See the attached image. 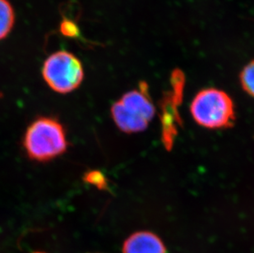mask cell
I'll return each mask as SVG.
<instances>
[{
    "mask_svg": "<svg viewBox=\"0 0 254 253\" xmlns=\"http://www.w3.org/2000/svg\"><path fill=\"white\" fill-rule=\"evenodd\" d=\"M111 115L118 127L126 133L139 132L145 130L148 126L149 122L138 116L132 115L120 101L112 105Z\"/></svg>",
    "mask_w": 254,
    "mask_h": 253,
    "instance_id": "obj_6",
    "label": "cell"
},
{
    "mask_svg": "<svg viewBox=\"0 0 254 253\" xmlns=\"http://www.w3.org/2000/svg\"><path fill=\"white\" fill-rule=\"evenodd\" d=\"M83 179L87 184L93 185V186L96 187L97 189H101V190H105L108 187L107 179L105 177V175L100 171H97V170H93V171H89V172L86 173Z\"/></svg>",
    "mask_w": 254,
    "mask_h": 253,
    "instance_id": "obj_9",
    "label": "cell"
},
{
    "mask_svg": "<svg viewBox=\"0 0 254 253\" xmlns=\"http://www.w3.org/2000/svg\"><path fill=\"white\" fill-rule=\"evenodd\" d=\"M42 76L53 91L67 94L79 87L84 78V71L82 63L73 54L60 51L46 59Z\"/></svg>",
    "mask_w": 254,
    "mask_h": 253,
    "instance_id": "obj_3",
    "label": "cell"
},
{
    "mask_svg": "<svg viewBox=\"0 0 254 253\" xmlns=\"http://www.w3.org/2000/svg\"><path fill=\"white\" fill-rule=\"evenodd\" d=\"M14 22V10L9 1L0 0V41L12 31Z\"/></svg>",
    "mask_w": 254,
    "mask_h": 253,
    "instance_id": "obj_7",
    "label": "cell"
},
{
    "mask_svg": "<svg viewBox=\"0 0 254 253\" xmlns=\"http://www.w3.org/2000/svg\"><path fill=\"white\" fill-rule=\"evenodd\" d=\"M60 31L64 36H67L70 38H75L79 35V31L77 25L74 22L69 20L64 19L60 25Z\"/></svg>",
    "mask_w": 254,
    "mask_h": 253,
    "instance_id": "obj_10",
    "label": "cell"
},
{
    "mask_svg": "<svg viewBox=\"0 0 254 253\" xmlns=\"http://www.w3.org/2000/svg\"><path fill=\"white\" fill-rule=\"evenodd\" d=\"M123 253H166L163 242L151 232H137L125 242Z\"/></svg>",
    "mask_w": 254,
    "mask_h": 253,
    "instance_id": "obj_4",
    "label": "cell"
},
{
    "mask_svg": "<svg viewBox=\"0 0 254 253\" xmlns=\"http://www.w3.org/2000/svg\"><path fill=\"white\" fill-rule=\"evenodd\" d=\"M23 146L31 160L46 162L63 155L67 140L63 125L51 117H41L28 126Z\"/></svg>",
    "mask_w": 254,
    "mask_h": 253,
    "instance_id": "obj_1",
    "label": "cell"
},
{
    "mask_svg": "<svg viewBox=\"0 0 254 253\" xmlns=\"http://www.w3.org/2000/svg\"><path fill=\"white\" fill-rule=\"evenodd\" d=\"M195 121L207 128H223L235 122V106L230 96L218 89H204L190 106Z\"/></svg>",
    "mask_w": 254,
    "mask_h": 253,
    "instance_id": "obj_2",
    "label": "cell"
},
{
    "mask_svg": "<svg viewBox=\"0 0 254 253\" xmlns=\"http://www.w3.org/2000/svg\"><path fill=\"white\" fill-rule=\"evenodd\" d=\"M120 102L132 115L146 120L147 122L153 119L156 110L151 102L146 88L133 90L125 94Z\"/></svg>",
    "mask_w": 254,
    "mask_h": 253,
    "instance_id": "obj_5",
    "label": "cell"
},
{
    "mask_svg": "<svg viewBox=\"0 0 254 253\" xmlns=\"http://www.w3.org/2000/svg\"><path fill=\"white\" fill-rule=\"evenodd\" d=\"M240 81L244 90L254 97V60L244 67L240 75Z\"/></svg>",
    "mask_w": 254,
    "mask_h": 253,
    "instance_id": "obj_8",
    "label": "cell"
},
{
    "mask_svg": "<svg viewBox=\"0 0 254 253\" xmlns=\"http://www.w3.org/2000/svg\"><path fill=\"white\" fill-rule=\"evenodd\" d=\"M41 253V252H36V253Z\"/></svg>",
    "mask_w": 254,
    "mask_h": 253,
    "instance_id": "obj_11",
    "label": "cell"
}]
</instances>
